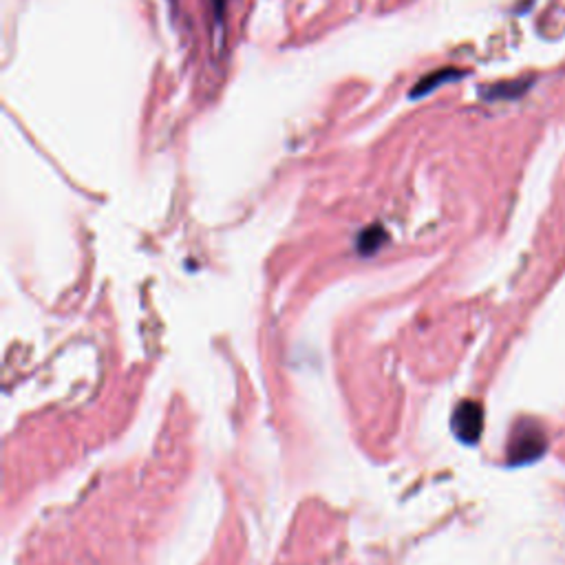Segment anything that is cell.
Masks as SVG:
<instances>
[{"label": "cell", "mask_w": 565, "mask_h": 565, "mask_svg": "<svg viewBox=\"0 0 565 565\" xmlns=\"http://www.w3.org/2000/svg\"><path fill=\"white\" fill-rule=\"evenodd\" d=\"M545 449V438L534 422H523L522 429L514 431L510 440V462L525 464L537 459Z\"/></svg>", "instance_id": "1"}, {"label": "cell", "mask_w": 565, "mask_h": 565, "mask_svg": "<svg viewBox=\"0 0 565 565\" xmlns=\"http://www.w3.org/2000/svg\"><path fill=\"white\" fill-rule=\"evenodd\" d=\"M484 429V411L482 406L473 400H466L455 409L453 415V431L464 444H475L482 435Z\"/></svg>", "instance_id": "2"}, {"label": "cell", "mask_w": 565, "mask_h": 565, "mask_svg": "<svg viewBox=\"0 0 565 565\" xmlns=\"http://www.w3.org/2000/svg\"><path fill=\"white\" fill-rule=\"evenodd\" d=\"M455 78H458V73H455V69H442V71H435L433 76L424 78V80H420L418 84H415L413 93H411V96H413V97L426 96V93L435 91V88H438L440 84H446V82L455 80Z\"/></svg>", "instance_id": "3"}, {"label": "cell", "mask_w": 565, "mask_h": 565, "mask_svg": "<svg viewBox=\"0 0 565 565\" xmlns=\"http://www.w3.org/2000/svg\"><path fill=\"white\" fill-rule=\"evenodd\" d=\"M384 239L386 235L383 232V227H369V230H365L363 235H360L358 250L363 252V255H374V252L383 245Z\"/></svg>", "instance_id": "4"}, {"label": "cell", "mask_w": 565, "mask_h": 565, "mask_svg": "<svg viewBox=\"0 0 565 565\" xmlns=\"http://www.w3.org/2000/svg\"><path fill=\"white\" fill-rule=\"evenodd\" d=\"M212 5H215L217 21H223V9H226V0H212Z\"/></svg>", "instance_id": "5"}]
</instances>
